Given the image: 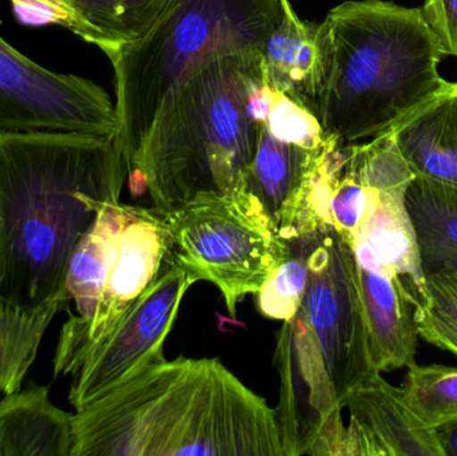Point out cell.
I'll use <instances>...</instances> for the list:
<instances>
[{
  "mask_svg": "<svg viewBox=\"0 0 457 456\" xmlns=\"http://www.w3.org/2000/svg\"><path fill=\"white\" fill-rule=\"evenodd\" d=\"M333 139L327 137L319 147L303 146L273 136L262 125L245 187L262 205L284 240L316 230L312 227V195Z\"/></svg>",
  "mask_w": 457,
  "mask_h": 456,
  "instance_id": "11",
  "label": "cell"
},
{
  "mask_svg": "<svg viewBox=\"0 0 457 456\" xmlns=\"http://www.w3.org/2000/svg\"><path fill=\"white\" fill-rule=\"evenodd\" d=\"M0 456H2V455H0Z\"/></svg>",
  "mask_w": 457,
  "mask_h": 456,
  "instance_id": "28",
  "label": "cell"
},
{
  "mask_svg": "<svg viewBox=\"0 0 457 456\" xmlns=\"http://www.w3.org/2000/svg\"><path fill=\"white\" fill-rule=\"evenodd\" d=\"M74 15L72 32L107 58L138 39L168 0H63Z\"/></svg>",
  "mask_w": 457,
  "mask_h": 456,
  "instance_id": "19",
  "label": "cell"
},
{
  "mask_svg": "<svg viewBox=\"0 0 457 456\" xmlns=\"http://www.w3.org/2000/svg\"><path fill=\"white\" fill-rule=\"evenodd\" d=\"M7 133V125H5L4 118H3L2 112H0V134Z\"/></svg>",
  "mask_w": 457,
  "mask_h": 456,
  "instance_id": "27",
  "label": "cell"
},
{
  "mask_svg": "<svg viewBox=\"0 0 457 456\" xmlns=\"http://www.w3.org/2000/svg\"><path fill=\"white\" fill-rule=\"evenodd\" d=\"M436 431L445 456H457V422L445 426Z\"/></svg>",
  "mask_w": 457,
  "mask_h": 456,
  "instance_id": "26",
  "label": "cell"
},
{
  "mask_svg": "<svg viewBox=\"0 0 457 456\" xmlns=\"http://www.w3.org/2000/svg\"><path fill=\"white\" fill-rule=\"evenodd\" d=\"M169 259V236L160 211L125 203L120 235V254L107 276L90 320L71 316L62 328L54 356V374H71L80 356L101 340L139 294L162 272Z\"/></svg>",
  "mask_w": 457,
  "mask_h": 456,
  "instance_id": "10",
  "label": "cell"
},
{
  "mask_svg": "<svg viewBox=\"0 0 457 456\" xmlns=\"http://www.w3.org/2000/svg\"><path fill=\"white\" fill-rule=\"evenodd\" d=\"M400 388L411 410L434 430L457 422L455 367L412 364Z\"/></svg>",
  "mask_w": 457,
  "mask_h": 456,
  "instance_id": "22",
  "label": "cell"
},
{
  "mask_svg": "<svg viewBox=\"0 0 457 456\" xmlns=\"http://www.w3.org/2000/svg\"><path fill=\"white\" fill-rule=\"evenodd\" d=\"M193 284L179 265L170 262L118 323L80 356L70 374L69 401L77 411L147 367L166 361V339Z\"/></svg>",
  "mask_w": 457,
  "mask_h": 456,
  "instance_id": "8",
  "label": "cell"
},
{
  "mask_svg": "<svg viewBox=\"0 0 457 456\" xmlns=\"http://www.w3.org/2000/svg\"><path fill=\"white\" fill-rule=\"evenodd\" d=\"M413 296L420 339L457 358V270H427L423 288Z\"/></svg>",
  "mask_w": 457,
  "mask_h": 456,
  "instance_id": "20",
  "label": "cell"
},
{
  "mask_svg": "<svg viewBox=\"0 0 457 456\" xmlns=\"http://www.w3.org/2000/svg\"><path fill=\"white\" fill-rule=\"evenodd\" d=\"M388 131L416 178L457 190V83Z\"/></svg>",
  "mask_w": 457,
  "mask_h": 456,
  "instance_id": "15",
  "label": "cell"
},
{
  "mask_svg": "<svg viewBox=\"0 0 457 456\" xmlns=\"http://www.w3.org/2000/svg\"><path fill=\"white\" fill-rule=\"evenodd\" d=\"M273 364L284 456L343 454L344 402L378 371L368 350L353 251L330 225L314 232L308 289L277 332Z\"/></svg>",
  "mask_w": 457,
  "mask_h": 456,
  "instance_id": "3",
  "label": "cell"
},
{
  "mask_svg": "<svg viewBox=\"0 0 457 456\" xmlns=\"http://www.w3.org/2000/svg\"><path fill=\"white\" fill-rule=\"evenodd\" d=\"M0 112L8 131L117 133L115 104L87 78L35 63L0 37Z\"/></svg>",
  "mask_w": 457,
  "mask_h": 456,
  "instance_id": "9",
  "label": "cell"
},
{
  "mask_svg": "<svg viewBox=\"0 0 457 456\" xmlns=\"http://www.w3.org/2000/svg\"><path fill=\"white\" fill-rule=\"evenodd\" d=\"M407 189H378V203L346 243L357 264L402 276L415 294L423 288L424 269L418 235L405 203Z\"/></svg>",
  "mask_w": 457,
  "mask_h": 456,
  "instance_id": "14",
  "label": "cell"
},
{
  "mask_svg": "<svg viewBox=\"0 0 457 456\" xmlns=\"http://www.w3.org/2000/svg\"><path fill=\"white\" fill-rule=\"evenodd\" d=\"M263 126L273 136L303 146L319 147L327 141L316 115L277 90Z\"/></svg>",
  "mask_w": 457,
  "mask_h": 456,
  "instance_id": "23",
  "label": "cell"
},
{
  "mask_svg": "<svg viewBox=\"0 0 457 456\" xmlns=\"http://www.w3.org/2000/svg\"><path fill=\"white\" fill-rule=\"evenodd\" d=\"M356 273L373 367L378 372L408 369L416 363L420 339L412 291L396 273L357 262Z\"/></svg>",
  "mask_w": 457,
  "mask_h": 456,
  "instance_id": "13",
  "label": "cell"
},
{
  "mask_svg": "<svg viewBox=\"0 0 457 456\" xmlns=\"http://www.w3.org/2000/svg\"><path fill=\"white\" fill-rule=\"evenodd\" d=\"M262 55H225L193 72L169 98L131 165L157 211L245 189L265 122L254 93Z\"/></svg>",
  "mask_w": 457,
  "mask_h": 456,
  "instance_id": "5",
  "label": "cell"
},
{
  "mask_svg": "<svg viewBox=\"0 0 457 456\" xmlns=\"http://www.w3.org/2000/svg\"><path fill=\"white\" fill-rule=\"evenodd\" d=\"M322 83L316 117L325 136L356 144L391 130L445 93L447 55L423 8L349 0L319 24Z\"/></svg>",
  "mask_w": 457,
  "mask_h": 456,
  "instance_id": "4",
  "label": "cell"
},
{
  "mask_svg": "<svg viewBox=\"0 0 457 456\" xmlns=\"http://www.w3.org/2000/svg\"><path fill=\"white\" fill-rule=\"evenodd\" d=\"M319 229V228H317ZM314 232L290 238L289 256L255 294L257 307L263 318L290 320L297 312L309 284V256Z\"/></svg>",
  "mask_w": 457,
  "mask_h": 456,
  "instance_id": "21",
  "label": "cell"
},
{
  "mask_svg": "<svg viewBox=\"0 0 457 456\" xmlns=\"http://www.w3.org/2000/svg\"><path fill=\"white\" fill-rule=\"evenodd\" d=\"M130 174L117 133L0 134V391L21 390L40 343L69 307L82 236Z\"/></svg>",
  "mask_w": 457,
  "mask_h": 456,
  "instance_id": "1",
  "label": "cell"
},
{
  "mask_svg": "<svg viewBox=\"0 0 457 456\" xmlns=\"http://www.w3.org/2000/svg\"><path fill=\"white\" fill-rule=\"evenodd\" d=\"M421 8L445 54L457 58V0H426Z\"/></svg>",
  "mask_w": 457,
  "mask_h": 456,
  "instance_id": "25",
  "label": "cell"
},
{
  "mask_svg": "<svg viewBox=\"0 0 457 456\" xmlns=\"http://www.w3.org/2000/svg\"><path fill=\"white\" fill-rule=\"evenodd\" d=\"M74 456H284L276 411L219 359L147 367L74 415Z\"/></svg>",
  "mask_w": 457,
  "mask_h": 456,
  "instance_id": "2",
  "label": "cell"
},
{
  "mask_svg": "<svg viewBox=\"0 0 457 456\" xmlns=\"http://www.w3.org/2000/svg\"><path fill=\"white\" fill-rule=\"evenodd\" d=\"M74 415L51 403L48 387L31 385L0 401V455L74 456Z\"/></svg>",
  "mask_w": 457,
  "mask_h": 456,
  "instance_id": "17",
  "label": "cell"
},
{
  "mask_svg": "<svg viewBox=\"0 0 457 456\" xmlns=\"http://www.w3.org/2000/svg\"><path fill=\"white\" fill-rule=\"evenodd\" d=\"M424 272L457 270V190L416 178L405 195Z\"/></svg>",
  "mask_w": 457,
  "mask_h": 456,
  "instance_id": "18",
  "label": "cell"
},
{
  "mask_svg": "<svg viewBox=\"0 0 457 456\" xmlns=\"http://www.w3.org/2000/svg\"><path fill=\"white\" fill-rule=\"evenodd\" d=\"M161 213L168 229L169 261L195 283L213 284L231 318L238 303L258 294L289 256V243L246 187L200 195Z\"/></svg>",
  "mask_w": 457,
  "mask_h": 456,
  "instance_id": "7",
  "label": "cell"
},
{
  "mask_svg": "<svg viewBox=\"0 0 457 456\" xmlns=\"http://www.w3.org/2000/svg\"><path fill=\"white\" fill-rule=\"evenodd\" d=\"M282 15V0H168L138 39L109 56L117 137L130 170L177 88L220 56L262 55Z\"/></svg>",
  "mask_w": 457,
  "mask_h": 456,
  "instance_id": "6",
  "label": "cell"
},
{
  "mask_svg": "<svg viewBox=\"0 0 457 456\" xmlns=\"http://www.w3.org/2000/svg\"><path fill=\"white\" fill-rule=\"evenodd\" d=\"M282 4L284 15L261 58L263 83L316 115L324 71L319 24L298 18L289 0Z\"/></svg>",
  "mask_w": 457,
  "mask_h": 456,
  "instance_id": "16",
  "label": "cell"
},
{
  "mask_svg": "<svg viewBox=\"0 0 457 456\" xmlns=\"http://www.w3.org/2000/svg\"><path fill=\"white\" fill-rule=\"evenodd\" d=\"M349 411L344 454L445 456L437 431L427 426L380 372L354 387L344 402Z\"/></svg>",
  "mask_w": 457,
  "mask_h": 456,
  "instance_id": "12",
  "label": "cell"
},
{
  "mask_svg": "<svg viewBox=\"0 0 457 456\" xmlns=\"http://www.w3.org/2000/svg\"><path fill=\"white\" fill-rule=\"evenodd\" d=\"M19 21L32 26L58 24L71 31L74 15L63 0H11Z\"/></svg>",
  "mask_w": 457,
  "mask_h": 456,
  "instance_id": "24",
  "label": "cell"
}]
</instances>
